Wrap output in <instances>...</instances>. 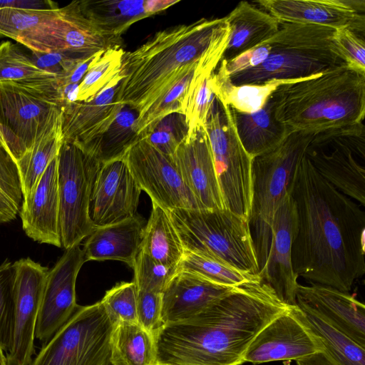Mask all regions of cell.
Instances as JSON below:
<instances>
[{
	"label": "cell",
	"mask_w": 365,
	"mask_h": 365,
	"mask_svg": "<svg viewBox=\"0 0 365 365\" xmlns=\"http://www.w3.org/2000/svg\"><path fill=\"white\" fill-rule=\"evenodd\" d=\"M14 329L6 365H30L35 353V330L49 269L31 258L14 262Z\"/></svg>",
	"instance_id": "cell-15"
},
{
	"label": "cell",
	"mask_w": 365,
	"mask_h": 365,
	"mask_svg": "<svg viewBox=\"0 0 365 365\" xmlns=\"http://www.w3.org/2000/svg\"><path fill=\"white\" fill-rule=\"evenodd\" d=\"M23 200L16 163L0 141V224L16 219Z\"/></svg>",
	"instance_id": "cell-40"
},
{
	"label": "cell",
	"mask_w": 365,
	"mask_h": 365,
	"mask_svg": "<svg viewBox=\"0 0 365 365\" xmlns=\"http://www.w3.org/2000/svg\"><path fill=\"white\" fill-rule=\"evenodd\" d=\"M335 29L280 22L269 38L271 52L259 66L229 76L235 85L296 82L346 65L334 42Z\"/></svg>",
	"instance_id": "cell-5"
},
{
	"label": "cell",
	"mask_w": 365,
	"mask_h": 365,
	"mask_svg": "<svg viewBox=\"0 0 365 365\" xmlns=\"http://www.w3.org/2000/svg\"><path fill=\"white\" fill-rule=\"evenodd\" d=\"M289 307L261 281L239 286L195 315L157 330L154 365H242L259 332Z\"/></svg>",
	"instance_id": "cell-2"
},
{
	"label": "cell",
	"mask_w": 365,
	"mask_h": 365,
	"mask_svg": "<svg viewBox=\"0 0 365 365\" xmlns=\"http://www.w3.org/2000/svg\"><path fill=\"white\" fill-rule=\"evenodd\" d=\"M214 72L197 71L190 84L182 107L187 133L205 127L215 98L211 85V78Z\"/></svg>",
	"instance_id": "cell-39"
},
{
	"label": "cell",
	"mask_w": 365,
	"mask_h": 365,
	"mask_svg": "<svg viewBox=\"0 0 365 365\" xmlns=\"http://www.w3.org/2000/svg\"><path fill=\"white\" fill-rule=\"evenodd\" d=\"M113 365H154L153 334L136 323L118 322L110 339Z\"/></svg>",
	"instance_id": "cell-33"
},
{
	"label": "cell",
	"mask_w": 365,
	"mask_h": 365,
	"mask_svg": "<svg viewBox=\"0 0 365 365\" xmlns=\"http://www.w3.org/2000/svg\"><path fill=\"white\" fill-rule=\"evenodd\" d=\"M288 83L275 81L262 84L235 85L230 81L222 59L211 78L212 90L215 97L222 103L245 113L261 109L279 86Z\"/></svg>",
	"instance_id": "cell-31"
},
{
	"label": "cell",
	"mask_w": 365,
	"mask_h": 365,
	"mask_svg": "<svg viewBox=\"0 0 365 365\" xmlns=\"http://www.w3.org/2000/svg\"><path fill=\"white\" fill-rule=\"evenodd\" d=\"M133 282L137 290L162 294L177 273L176 268L165 266L140 251L133 266Z\"/></svg>",
	"instance_id": "cell-42"
},
{
	"label": "cell",
	"mask_w": 365,
	"mask_h": 365,
	"mask_svg": "<svg viewBox=\"0 0 365 365\" xmlns=\"http://www.w3.org/2000/svg\"><path fill=\"white\" fill-rule=\"evenodd\" d=\"M237 287L178 271L162 293L163 322L165 324L190 318Z\"/></svg>",
	"instance_id": "cell-26"
},
{
	"label": "cell",
	"mask_w": 365,
	"mask_h": 365,
	"mask_svg": "<svg viewBox=\"0 0 365 365\" xmlns=\"http://www.w3.org/2000/svg\"><path fill=\"white\" fill-rule=\"evenodd\" d=\"M29 54L38 67L57 77L61 88L76 67L86 60L63 52L38 53L30 51Z\"/></svg>",
	"instance_id": "cell-46"
},
{
	"label": "cell",
	"mask_w": 365,
	"mask_h": 365,
	"mask_svg": "<svg viewBox=\"0 0 365 365\" xmlns=\"http://www.w3.org/2000/svg\"><path fill=\"white\" fill-rule=\"evenodd\" d=\"M113 324L101 301L78 305L30 365H108Z\"/></svg>",
	"instance_id": "cell-9"
},
{
	"label": "cell",
	"mask_w": 365,
	"mask_h": 365,
	"mask_svg": "<svg viewBox=\"0 0 365 365\" xmlns=\"http://www.w3.org/2000/svg\"><path fill=\"white\" fill-rule=\"evenodd\" d=\"M335 46L348 67L365 74L364 36L348 28L335 29Z\"/></svg>",
	"instance_id": "cell-45"
},
{
	"label": "cell",
	"mask_w": 365,
	"mask_h": 365,
	"mask_svg": "<svg viewBox=\"0 0 365 365\" xmlns=\"http://www.w3.org/2000/svg\"><path fill=\"white\" fill-rule=\"evenodd\" d=\"M231 108L238 138L252 159L275 148L289 133L287 128L275 118L269 98L255 113H245Z\"/></svg>",
	"instance_id": "cell-29"
},
{
	"label": "cell",
	"mask_w": 365,
	"mask_h": 365,
	"mask_svg": "<svg viewBox=\"0 0 365 365\" xmlns=\"http://www.w3.org/2000/svg\"><path fill=\"white\" fill-rule=\"evenodd\" d=\"M63 103L58 79L0 82V135L15 162L61 124Z\"/></svg>",
	"instance_id": "cell-7"
},
{
	"label": "cell",
	"mask_w": 365,
	"mask_h": 365,
	"mask_svg": "<svg viewBox=\"0 0 365 365\" xmlns=\"http://www.w3.org/2000/svg\"><path fill=\"white\" fill-rule=\"evenodd\" d=\"M316 133L292 131L275 148L252 160L248 220L259 272L268 257L274 212L288 192L306 149Z\"/></svg>",
	"instance_id": "cell-6"
},
{
	"label": "cell",
	"mask_w": 365,
	"mask_h": 365,
	"mask_svg": "<svg viewBox=\"0 0 365 365\" xmlns=\"http://www.w3.org/2000/svg\"><path fill=\"white\" fill-rule=\"evenodd\" d=\"M101 165L78 146L61 142L58 154L59 231L61 247L66 250L79 245L94 229L89 203Z\"/></svg>",
	"instance_id": "cell-12"
},
{
	"label": "cell",
	"mask_w": 365,
	"mask_h": 365,
	"mask_svg": "<svg viewBox=\"0 0 365 365\" xmlns=\"http://www.w3.org/2000/svg\"><path fill=\"white\" fill-rule=\"evenodd\" d=\"M296 227V206L288 191L274 212L268 257L259 275L261 282L267 284L277 298L290 307L297 306L299 284V277L292 262V244Z\"/></svg>",
	"instance_id": "cell-19"
},
{
	"label": "cell",
	"mask_w": 365,
	"mask_h": 365,
	"mask_svg": "<svg viewBox=\"0 0 365 365\" xmlns=\"http://www.w3.org/2000/svg\"><path fill=\"white\" fill-rule=\"evenodd\" d=\"M124 53L121 45L114 46L93 60L78 85L77 101L92 100L120 73Z\"/></svg>",
	"instance_id": "cell-37"
},
{
	"label": "cell",
	"mask_w": 365,
	"mask_h": 365,
	"mask_svg": "<svg viewBox=\"0 0 365 365\" xmlns=\"http://www.w3.org/2000/svg\"><path fill=\"white\" fill-rule=\"evenodd\" d=\"M108 365H113V364H111L110 363Z\"/></svg>",
	"instance_id": "cell-53"
},
{
	"label": "cell",
	"mask_w": 365,
	"mask_h": 365,
	"mask_svg": "<svg viewBox=\"0 0 365 365\" xmlns=\"http://www.w3.org/2000/svg\"><path fill=\"white\" fill-rule=\"evenodd\" d=\"M137 317L138 324L152 334L162 327V294L137 290Z\"/></svg>",
	"instance_id": "cell-47"
},
{
	"label": "cell",
	"mask_w": 365,
	"mask_h": 365,
	"mask_svg": "<svg viewBox=\"0 0 365 365\" xmlns=\"http://www.w3.org/2000/svg\"><path fill=\"white\" fill-rule=\"evenodd\" d=\"M0 8L48 11L55 10L59 7L58 4L49 0H0Z\"/></svg>",
	"instance_id": "cell-49"
},
{
	"label": "cell",
	"mask_w": 365,
	"mask_h": 365,
	"mask_svg": "<svg viewBox=\"0 0 365 365\" xmlns=\"http://www.w3.org/2000/svg\"><path fill=\"white\" fill-rule=\"evenodd\" d=\"M141 191L123 157L102 163L89 203L93 227L112 225L136 216Z\"/></svg>",
	"instance_id": "cell-17"
},
{
	"label": "cell",
	"mask_w": 365,
	"mask_h": 365,
	"mask_svg": "<svg viewBox=\"0 0 365 365\" xmlns=\"http://www.w3.org/2000/svg\"><path fill=\"white\" fill-rule=\"evenodd\" d=\"M0 141L2 143V140H1V135H0Z\"/></svg>",
	"instance_id": "cell-52"
},
{
	"label": "cell",
	"mask_w": 365,
	"mask_h": 365,
	"mask_svg": "<svg viewBox=\"0 0 365 365\" xmlns=\"http://www.w3.org/2000/svg\"><path fill=\"white\" fill-rule=\"evenodd\" d=\"M168 212L185 251L210 257L242 272L259 275L248 219L227 209H177Z\"/></svg>",
	"instance_id": "cell-8"
},
{
	"label": "cell",
	"mask_w": 365,
	"mask_h": 365,
	"mask_svg": "<svg viewBox=\"0 0 365 365\" xmlns=\"http://www.w3.org/2000/svg\"><path fill=\"white\" fill-rule=\"evenodd\" d=\"M14 262L8 259L0 265V348L7 353L12 345L14 329Z\"/></svg>",
	"instance_id": "cell-41"
},
{
	"label": "cell",
	"mask_w": 365,
	"mask_h": 365,
	"mask_svg": "<svg viewBox=\"0 0 365 365\" xmlns=\"http://www.w3.org/2000/svg\"><path fill=\"white\" fill-rule=\"evenodd\" d=\"M187 133L184 115L173 113L163 118L145 137L163 153L172 157Z\"/></svg>",
	"instance_id": "cell-44"
},
{
	"label": "cell",
	"mask_w": 365,
	"mask_h": 365,
	"mask_svg": "<svg viewBox=\"0 0 365 365\" xmlns=\"http://www.w3.org/2000/svg\"><path fill=\"white\" fill-rule=\"evenodd\" d=\"M113 324L138 323L137 289L133 282L116 284L101 300Z\"/></svg>",
	"instance_id": "cell-43"
},
{
	"label": "cell",
	"mask_w": 365,
	"mask_h": 365,
	"mask_svg": "<svg viewBox=\"0 0 365 365\" xmlns=\"http://www.w3.org/2000/svg\"><path fill=\"white\" fill-rule=\"evenodd\" d=\"M84 21L80 1L48 11L0 8V34L31 51L67 53V45L76 37Z\"/></svg>",
	"instance_id": "cell-13"
},
{
	"label": "cell",
	"mask_w": 365,
	"mask_h": 365,
	"mask_svg": "<svg viewBox=\"0 0 365 365\" xmlns=\"http://www.w3.org/2000/svg\"><path fill=\"white\" fill-rule=\"evenodd\" d=\"M171 158L201 209H225L205 128L187 133Z\"/></svg>",
	"instance_id": "cell-22"
},
{
	"label": "cell",
	"mask_w": 365,
	"mask_h": 365,
	"mask_svg": "<svg viewBox=\"0 0 365 365\" xmlns=\"http://www.w3.org/2000/svg\"><path fill=\"white\" fill-rule=\"evenodd\" d=\"M225 209L249 219L252 158L236 132L232 108L216 97L205 124Z\"/></svg>",
	"instance_id": "cell-10"
},
{
	"label": "cell",
	"mask_w": 365,
	"mask_h": 365,
	"mask_svg": "<svg viewBox=\"0 0 365 365\" xmlns=\"http://www.w3.org/2000/svg\"><path fill=\"white\" fill-rule=\"evenodd\" d=\"M297 365H334L323 352H318L297 361Z\"/></svg>",
	"instance_id": "cell-50"
},
{
	"label": "cell",
	"mask_w": 365,
	"mask_h": 365,
	"mask_svg": "<svg viewBox=\"0 0 365 365\" xmlns=\"http://www.w3.org/2000/svg\"><path fill=\"white\" fill-rule=\"evenodd\" d=\"M289 192L297 211L292 262L309 283L349 292L365 273V213L304 155Z\"/></svg>",
	"instance_id": "cell-1"
},
{
	"label": "cell",
	"mask_w": 365,
	"mask_h": 365,
	"mask_svg": "<svg viewBox=\"0 0 365 365\" xmlns=\"http://www.w3.org/2000/svg\"><path fill=\"white\" fill-rule=\"evenodd\" d=\"M304 155L323 178L364 207L365 135L363 122L317 133Z\"/></svg>",
	"instance_id": "cell-11"
},
{
	"label": "cell",
	"mask_w": 365,
	"mask_h": 365,
	"mask_svg": "<svg viewBox=\"0 0 365 365\" xmlns=\"http://www.w3.org/2000/svg\"><path fill=\"white\" fill-rule=\"evenodd\" d=\"M26 235L41 244L61 247L59 231L58 156L48 165L19 212Z\"/></svg>",
	"instance_id": "cell-24"
},
{
	"label": "cell",
	"mask_w": 365,
	"mask_h": 365,
	"mask_svg": "<svg viewBox=\"0 0 365 365\" xmlns=\"http://www.w3.org/2000/svg\"><path fill=\"white\" fill-rule=\"evenodd\" d=\"M297 317L319 340L334 365H365V348L313 313L294 307Z\"/></svg>",
	"instance_id": "cell-32"
},
{
	"label": "cell",
	"mask_w": 365,
	"mask_h": 365,
	"mask_svg": "<svg viewBox=\"0 0 365 365\" xmlns=\"http://www.w3.org/2000/svg\"><path fill=\"white\" fill-rule=\"evenodd\" d=\"M230 34L226 16L180 24L155 33L124 53L115 101L140 119L173 86L200 69L215 71Z\"/></svg>",
	"instance_id": "cell-3"
},
{
	"label": "cell",
	"mask_w": 365,
	"mask_h": 365,
	"mask_svg": "<svg viewBox=\"0 0 365 365\" xmlns=\"http://www.w3.org/2000/svg\"><path fill=\"white\" fill-rule=\"evenodd\" d=\"M50 79L58 78L38 67L29 53L20 46L11 41L0 43V82H35Z\"/></svg>",
	"instance_id": "cell-38"
},
{
	"label": "cell",
	"mask_w": 365,
	"mask_h": 365,
	"mask_svg": "<svg viewBox=\"0 0 365 365\" xmlns=\"http://www.w3.org/2000/svg\"><path fill=\"white\" fill-rule=\"evenodd\" d=\"M136 111L121 105L116 116L102 136L95 157L102 163L123 158L127 149L138 139L135 130Z\"/></svg>",
	"instance_id": "cell-36"
},
{
	"label": "cell",
	"mask_w": 365,
	"mask_h": 365,
	"mask_svg": "<svg viewBox=\"0 0 365 365\" xmlns=\"http://www.w3.org/2000/svg\"><path fill=\"white\" fill-rule=\"evenodd\" d=\"M137 216L95 227L87 237L83 250L85 261L117 260L131 268L140 250L144 227Z\"/></svg>",
	"instance_id": "cell-27"
},
{
	"label": "cell",
	"mask_w": 365,
	"mask_h": 365,
	"mask_svg": "<svg viewBox=\"0 0 365 365\" xmlns=\"http://www.w3.org/2000/svg\"><path fill=\"white\" fill-rule=\"evenodd\" d=\"M297 305L319 317L365 348V306L349 292L310 283L298 284Z\"/></svg>",
	"instance_id": "cell-23"
},
{
	"label": "cell",
	"mask_w": 365,
	"mask_h": 365,
	"mask_svg": "<svg viewBox=\"0 0 365 365\" xmlns=\"http://www.w3.org/2000/svg\"><path fill=\"white\" fill-rule=\"evenodd\" d=\"M86 262L79 245L66 250L48 271L36 322L35 338L46 343L69 319L78 304L76 283Z\"/></svg>",
	"instance_id": "cell-16"
},
{
	"label": "cell",
	"mask_w": 365,
	"mask_h": 365,
	"mask_svg": "<svg viewBox=\"0 0 365 365\" xmlns=\"http://www.w3.org/2000/svg\"><path fill=\"white\" fill-rule=\"evenodd\" d=\"M275 118L292 131H321L362 123L365 74L346 65L279 86L269 97Z\"/></svg>",
	"instance_id": "cell-4"
},
{
	"label": "cell",
	"mask_w": 365,
	"mask_h": 365,
	"mask_svg": "<svg viewBox=\"0 0 365 365\" xmlns=\"http://www.w3.org/2000/svg\"><path fill=\"white\" fill-rule=\"evenodd\" d=\"M143 229L140 251L156 262L178 269L185 252L181 240L167 210L152 202Z\"/></svg>",
	"instance_id": "cell-30"
},
{
	"label": "cell",
	"mask_w": 365,
	"mask_h": 365,
	"mask_svg": "<svg viewBox=\"0 0 365 365\" xmlns=\"http://www.w3.org/2000/svg\"><path fill=\"white\" fill-rule=\"evenodd\" d=\"M180 1H80L81 10L96 30L113 45H121V35L134 23L160 13Z\"/></svg>",
	"instance_id": "cell-25"
},
{
	"label": "cell",
	"mask_w": 365,
	"mask_h": 365,
	"mask_svg": "<svg viewBox=\"0 0 365 365\" xmlns=\"http://www.w3.org/2000/svg\"><path fill=\"white\" fill-rule=\"evenodd\" d=\"M0 365H6V354L1 348H0Z\"/></svg>",
	"instance_id": "cell-51"
},
{
	"label": "cell",
	"mask_w": 365,
	"mask_h": 365,
	"mask_svg": "<svg viewBox=\"0 0 365 365\" xmlns=\"http://www.w3.org/2000/svg\"><path fill=\"white\" fill-rule=\"evenodd\" d=\"M271 48L269 40L267 39L230 61L223 60L229 76L259 66L267 59Z\"/></svg>",
	"instance_id": "cell-48"
},
{
	"label": "cell",
	"mask_w": 365,
	"mask_h": 365,
	"mask_svg": "<svg viewBox=\"0 0 365 365\" xmlns=\"http://www.w3.org/2000/svg\"><path fill=\"white\" fill-rule=\"evenodd\" d=\"M123 158L142 190L151 202L168 212L201 209L187 187L173 158L157 149L148 139H138Z\"/></svg>",
	"instance_id": "cell-14"
},
{
	"label": "cell",
	"mask_w": 365,
	"mask_h": 365,
	"mask_svg": "<svg viewBox=\"0 0 365 365\" xmlns=\"http://www.w3.org/2000/svg\"><path fill=\"white\" fill-rule=\"evenodd\" d=\"M279 22L348 28L364 36V0H259Z\"/></svg>",
	"instance_id": "cell-21"
},
{
	"label": "cell",
	"mask_w": 365,
	"mask_h": 365,
	"mask_svg": "<svg viewBox=\"0 0 365 365\" xmlns=\"http://www.w3.org/2000/svg\"><path fill=\"white\" fill-rule=\"evenodd\" d=\"M323 352L319 340L289 307L256 336L244 356L245 362L296 361Z\"/></svg>",
	"instance_id": "cell-20"
},
{
	"label": "cell",
	"mask_w": 365,
	"mask_h": 365,
	"mask_svg": "<svg viewBox=\"0 0 365 365\" xmlns=\"http://www.w3.org/2000/svg\"><path fill=\"white\" fill-rule=\"evenodd\" d=\"M61 145L60 124L46 133L29 152L16 162L24 199L31 194L49 163L58 156Z\"/></svg>",
	"instance_id": "cell-34"
},
{
	"label": "cell",
	"mask_w": 365,
	"mask_h": 365,
	"mask_svg": "<svg viewBox=\"0 0 365 365\" xmlns=\"http://www.w3.org/2000/svg\"><path fill=\"white\" fill-rule=\"evenodd\" d=\"M178 271L189 272L232 287L261 281L259 275L242 272L221 260L187 251H185Z\"/></svg>",
	"instance_id": "cell-35"
},
{
	"label": "cell",
	"mask_w": 365,
	"mask_h": 365,
	"mask_svg": "<svg viewBox=\"0 0 365 365\" xmlns=\"http://www.w3.org/2000/svg\"><path fill=\"white\" fill-rule=\"evenodd\" d=\"M230 29L222 60L230 61L271 38L280 22L248 1H241L226 16Z\"/></svg>",
	"instance_id": "cell-28"
},
{
	"label": "cell",
	"mask_w": 365,
	"mask_h": 365,
	"mask_svg": "<svg viewBox=\"0 0 365 365\" xmlns=\"http://www.w3.org/2000/svg\"><path fill=\"white\" fill-rule=\"evenodd\" d=\"M120 73L89 101L66 102L61 108V142L72 143L95 157L99 142L114 120L120 104L115 95Z\"/></svg>",
	"instance_id": "cell-18"
}]
</instances>
